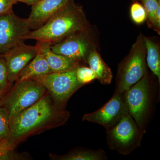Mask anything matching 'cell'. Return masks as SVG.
Returning a JSON list of instances; mask_svg holds the SVG:
<instances>
[{
  "mask_svg": "<svg viewBox=\"0 0 160 160\" xmlns=\"http://www.w3.org/2000/svg\"><path fill=\"white\" fill-rule=\"evenodd\" d=\"M27 18H22L13 11L0 16V54L25 42L31 31Z\"/></svg>",
  "mask_w": 160,
  "mask_h": 160,
  "instance_id": "8",
  "label": "cell"
},
{
  "mask_svg": "<svg viewBox=\"0 0 160 160\" xmlns=\"http://www.w3.org/2000/svg\"><path fill=\"white\" fill-rule=\"evenodd\" d=\"M69 117V112L58 106L47 93L9 122L6 138L13 149L28 137L64 125Z\"/></svg>",
  "mask_w": 160,
  "mask_h": 160,
  "instance_id": "1",
  "label": "cell"
},
{
  "mask_svg": "<svg viewBox=\"0 0 160 160\" xmlns=\"http://www.w3.org/2000/svg\"><path fill=\"white\" fill-rule=\"evenodd\" d=\"M52 158L58 160H106L108 157L102 149L97 150L77 148L63 155L51 154Z\"/></svg>",
  "mask_w": 160,
  "mask_h": 160,
  "instance_id": "16",
  "label": "cell"
},
{
  "mask_svg": "<svg viewBox=\"0 0 160 160\" xmlns=\"http://www.w3.org/2000/svg\"><path fill=\"white\" fill-rule=\"evenodd\" d=\"M130 16L133 22L141 25L147 20V13L142 4L138 1L133 2L130 9Z\"/></svg>",
  "mask_w": 160,
  "mask_h": 160,
  "instance_id": "18",
  "label": "cell"
},
{
  "mask_svg": "<svg viewBox=\"0 0 160 160\" xmlns=\"http://www.w3.org/2000/svg\"><path fill=\"white\" fill-rule=\"evenodd\" d=\"M9 130V115L5 108L0 106V140L7 138Z\"/></svg>",
  "mask_w": 160,
  "mask_h": 160,
  "instance_id": "21",
  "label": "cell"
},
{
  "mask_svg": "<svg viewBox=\"0 0 160 160\" xmlns=\"http://www.w3.org/2000/svg\"><path fill=\"white\" fill-rule=\"evenodd\" d=\"M90 30L78 32L50 45L52 51L77 61L87 62L89 53L96 49L89 35Z\"/></svg>",
  "mask_w": 160,
  "mask_h": 160,
  "instance_id": "9",
  "label": "cell"
},
{
  "mask_svg": "<svg viewBox=\"0 0 160 160\" xmlns=\"http://www.w3.org/2000/svg\"><path fill=\"white\" fill-rule=\"evenodd\" d=\"M106 133L109 149L127 155L141 146L145 130L127 113L114 127L106 130Z\"/></svg>",
  "mask_w": 160,
  "mask_h": 160,
  "instance_id": "5",
  "label": "cell"
},
{
  "mask_svg": "<svg viewBox=\"0 0 160 160\" xmlns=\"http://www.w3.org/2000/svg\"><path fill=\"white\" fill-rule=\"evenodd\" d=\"M132 1H133V2H136V1H139V0H132Z\"/></svg>",
  "mask_w": 160,
  "mask_h": 160,
  "instance_id": "28",
  "label": "cell"
},
{
  "mask_svg": "<svg viewBox=\"0 0 160 160\" xmlns=\"http://www.w3.org/2000/svg\"><path fill=\"white\" fill-rule=\"evenodd\" d=\"M146 9L148 26L153 29L155 26V14L160 0H139Z\"/></svg>",
  "mask_w": 160,
  "mask_h": 160,
  "instance_id": "19",
  "label": "cell"
},
{
  "mask_svg": "<svg viewBox=\"0 0 160 160\" xmlns=\"http://www.w3.org/2000/svg\"><path fill=\"white\" fill-rule=\"evenodd\" d=\"M78 82L82 86L89 84L97 79L96 75L89 67L79 66L76 69Z\"/></svg>",
  "mask_w": 160,
  "mask_h": 160,
  "instance_id": "20",
  "label": "cell"
},
{
  "mask_svg": "<svg viewBox=\"0 0 160 160\" xmlns=\"http://www.w3.org/2000/svg\"><path fill=\"white\" fill-rule=\"evenodd\" d=\"M69 0H40L32 6L31 12L27 18L31 29L42 26L49 19L62 9Z\"/></svg>",
  "mask_w": 160,
  "mask_h": 160,
  "instance_id": "12",
  "label": "cell"
},
{
  "mask_svg": "<svg viewBox=\"0 0 160 160\" xmlns=\"http://www.w3.org/2000/svg\"><path fill=\"white\" fill-rule=\"evenodd\" d=\"M144 36L140 33L129 54L119 65L116 92L124 93L147 73Z\"/></svg>",
  "mask_w": 160,
  "mask_h": 160,
  "instance_id": "3",
  "label": "cell"
},
{
  "mask_svg": "<svg viewBox=\"0 0 160 160\" xmlns=\"http://www.w3.org/2000/svg\"><path fill=\"white\" fill-rule=\"evenodd\" d=\"M13 150L6 138L0 140V160H10L14 158Z\"/></svg>",
  "mask_w": 160,
  "mask_h": 160,
  "instance_id": "23",
  "label": "cell"
},
{
  "mask_svg": "<svg viewBox=\"0 0 160 160\" xmlns=\"http://www.w3.org/2000/svg\"><path fill=\"white\" fill-rule=\"evenodd\" d=\"M151 88L148 72L124 93L128 113L138 126L144 129L150 113Z\"/></svg>",
  "mask_w": 160,
  "mask_h": 160,
  "instance_id": "6",
  "label": "cell"
},
{
  "mask_svg": "<svg viewBox=\"0 0 160 160\" xmlns=\"http://www.w3.org/2000/svg\"><path fill=\"white\" fill-rule=\"evenodd\" d=\"M9 83L6 61L2 54H0V92L4 94Z\"/></svg>",
  "mask_w": 160,
  "mask_h": 160,
  "instance_id": "22",
  "label": "cell"
},
{
  "mask_svg": "<svg viewBox=\"0 0 160 160\" xmlns=\"http://www.w3.org/2000/svg\"><path fill=\"white\" fill-rule=\"evenodd\" d=\"M51 72L45 57L38 52L37 54L21 72L17 82L32 79Z\"/></svg>",
  "mask_w": 160,
  "mask_h": 160,
  "instance_id": "14",
  "label": "cell"
},
{
  "mask_svg": "<svg viewBox=\"0 0 160 160\" xmlns=\"http://www.w3.org/2000/svg\"><path fill=\"white\" fill-rule=\"evenodd\" d=\"M128 113L124 93L115 92L112 98L96 111L83 116V121L91 122L103 126L106 130L111 129Z\"/></svg>",
  "mask_w": 160,
  "mask_h": 160,
  "instance_id": "10",
  "label": "cell"
},
{
  "mask_svg": "<svg viewBox=\"0 0 160 160\" xmlns=\"http://www.w3.org/2000/svg\"><path fill=\"white\" fill-rule=\"evenodd\" d=\"M47 92L42 85L33 79L16 82L9 93L3 97L0 106L7 110L9 123L21 112L45 96Z\"/></svg>",
  "mask_w": 160,
  "mask_h": 160,
  "instance_id": "4",
  "label": "cell"
},
{
  "mask_svg": "<svg viewBox=\"0 0 160 160\" xmlns=\"http://www.w3.org/2000/svg\"><path fill=\"white\" fill-rule=\"evenodd\" d=\"M40 0H21L22 2L25 3L29 6H33L39 2Z\"/></svg>",
  "mask_w": 160,
  "mask_h": 160,
  "instance_id": "25",
  "label": "cell"
},
{
  "mask_svg": "<svg viewBox=\"0 0 160 160\" xmlns=\"http://www.w3.org/2000/svg\"><path fill=\"white\" fill-rule=\"evenodd\" d=\"M90 28L82 7L75 3L74 0H69L62 9L42 26L31 30L25 40H35L52 44L78 32L90 30Z\"/></svg>",
  "mask_w": 160,
  "mask_h": 160,
  "instance_id": "2",
  "label": "cell"
},
{
  "mask_svg": "<svg viewBox=\"0 0 160 160\" xmlns=\"http://www.w3.org/2000/svg\"><path fill=\"white\" fill-rule=\"evenodd\" d=\"M76 69L51 72L32 79L42 85L55 102L64 109L72 96L83 86L78 82Z\"/></svg>",
  "mask_w": 160,
  "mask_h": 160,
  "instance_id": "7",
  "label": "cell"
},
{
  "mask_svg": "<svg viewBox=\"0 0 160 160\" xmlns=\"http://www.w3.org/2000/svg\"><path fill=\"white\" fill-rule=\"evenodd\" d=\"M37 53L35 46L26 45L24 42L15 46L2 54L6 61L9 83L17 81L21 72Z\"/></svg>",
  "mask_w": 160,
  "mask_h": 160,
  "instance_id": "11",
  "label": "cell"
},
{
  "mask_svg": "<svg viewBox=\"0 0 160 160\" xmlns=\"http://www.w3.org/2000/svg\"><path fill=\"white\" fill-rule=\"evenodd\" d=\"M14 4L13 0H0V16L12 12Z\"/></svg>",
  "mask_w": 160,
  "mask_h": 160,
  "instance_id": "24",
  "label": "cell"
},
{
  "mask_svg": "<svg viewBox=\"0 0 160 160\" xmlns=\"http://www.w3.org/2000/svg\"><path fill=\"white\" fill-rule=\"evenodd\" d=\"M51 44L37 41L35 45L38 52L42 54L52 72H62L76 69L80 63L73 59L55 53L50 48Z\"/></svg>",
  "mask_w": 160,
  "mask_h": 160,
  "instance_id": "13",
  "label": "cell"
},
{
  "mask_svg": "<svg viewBox=\"0 0 160 160\" xmlns=\"http://www.w3.org/2000/svg\"><path fill=\"white\" fill-rule=\"evenodd\" d=\"M3 97H4V94L0 92V102H1L2 100V99Z\"/></svg>",
  "mask_w": 160,
  "mask_h": 160,
  "instance_id": "26",
  "label": "cell"
},
{
  "mask_svg": "<svg viewBox=\"0 0 160 160\" xmlns=\"http://www.w3.org/2000/svg\"><path fill=\"white\" fill-rule=\"evenodd\" d=\"M146 46V60L149 69L157 77L160 83V53L158 44L150 38L144 36Z\"/></svg>",
  "mask_w": 160,
  "mask_h": 160,
  "instance_id": "17",
  "label": "cell"
},
{
  "mask_svg": "<svg viewBox=\"0 0 160 160\" xmlns=\"http://www.w3.org/2000/svg\"><path fill=\"white\" fill-rule=\"evenodd\" d=\"M87 63L101 84L109 85L111 83L113 77L111 69L104 62L96 49H93L89 53Z\"/></svg>",
  "mask_w": 160,
  "mask_h": 160,
  "instance_id": "15",
  "label": "cell"
},
{
  "mask_svg": "<svg viewBox=\"0 0 160 160\" xmlns=\"http://www.w3.org/2000/svg\"><path fill=\"white\" fill-rule=\"evenodd\" d=\"M15 4H16L18 2H21V0H13Z\"/></svg>",
  "mask_w": 160,
  "mask_h": 160,
  "instance_id": "27",
  "label": "cell"
}]
</instances>
